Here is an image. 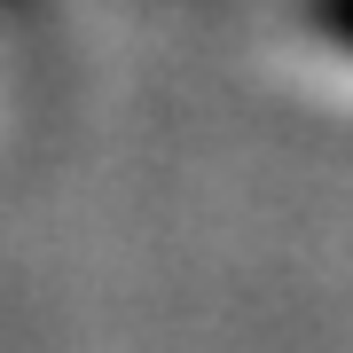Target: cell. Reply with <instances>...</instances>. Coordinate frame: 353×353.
I'll use <instances>...</instances> for the list:
<instances>
[{
    "label": "cell",
    "instance_id": "6da1fadb",
    "mask_svg": "<svg viewBox=\"0 0 353 353\" xmlns=\"http://www.w3.org/2000/svg\"><path fill=\"white\" fill-rule=\"evenodd\" d=\"M299 8H306V24H314L330 48L353 55V0H299Z\"/></svg>",
    "mask_w": 353,
    "mask_h": 353
}]
</instances>
